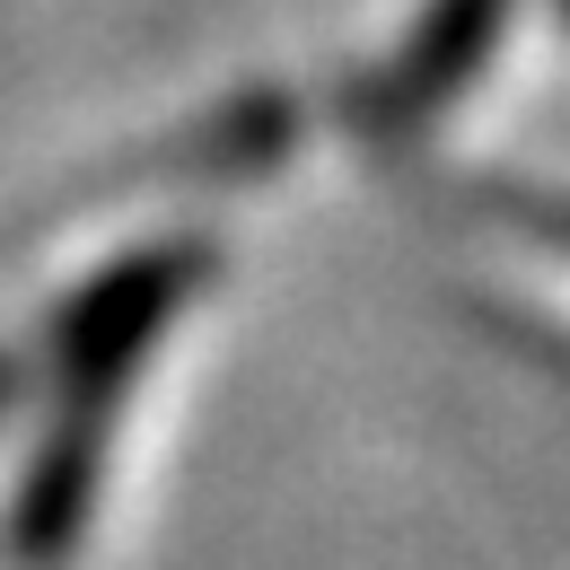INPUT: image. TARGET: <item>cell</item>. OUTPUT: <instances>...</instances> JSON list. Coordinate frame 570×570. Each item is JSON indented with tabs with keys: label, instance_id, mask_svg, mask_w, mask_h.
Returning a JSON list of instances; mask_svg holds the SVG:
<instances>
[{
	"label": "cell",
	"instance_id": "6da1fadb",
	"mask_svg": "<svg viewBox=\"0 0 570 570\" xmlns=\"http://www.w3.org/2000/svg\"><path fill=\"white\" fill-rule=\"evenodd\" d=\"M500 9H509V0H439V18H430L422 45H413L404 97H439V88H456V79L474 71V53H483V36H492Z\"/></svg>",
	"mask_w": 570,
	"mask_h": 570
}]
</instances>
